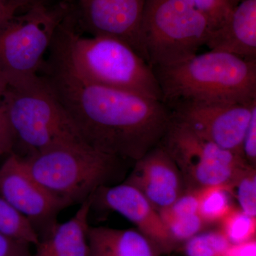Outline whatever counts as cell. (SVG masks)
Returning <instances> with one entry per match:
<instances>
[{
  "label": "cell",
  "mask_w": 256,
  "mask_h": 256,
  "mask_svg": "<svg viewBox=\"0 0 256 256\" xmlns=\"http://www.w3.org/2000/svg\"><path fill=\"white\" fill-rule=\"evenodd\" d=\"M94 194L80 204L70 220L57 224L40 238L32 256H88V217Z\"/></svg>",
  "instance_id": "15"
},
{
  "label": "cell",
  "mask_w": 256,
  "mask_h": 256,
  "mask_svg": "<svg viewBox=\"0 0 256 256\" xmlns=\"http://www.w3.org/2000/svg\"><path fill=\"white\" fill-rule=\"evenodd\" d=\"M0 196L30 220L40 239L53 230L58 213L66 208L32 176L14 152L0 166Z\"/></svg>",
  "instance_id": "10"
},
{
  "label": "cell",
  "mask_w": 256,
  "mask_h": 256,
  "mask_svg": "<svg viewBox=\"0 0 256 256\" xmlns=\"http://www.w3.org/2000/svg\"><path fill=\"white\" fill-rule=\"evenodd\" d=\"M134 163L124 182L138 188L156 210L172 204L185 191L181 173L161 142Z\"/></svg>",
  "instance_id": "12"
},
{
  "label": "cell",
  "mask_w": 256,
  "mask_h": 256,
  "mask_svg": "<svg viewBox=\"0 0 256 256\" xmlns=\"http://www.w3.org/2000/svg\"><path fill=\"white\" fill-rule=\"evenodd\" d=\"M206 16L212 28H218L226 21L234 8L228 0H190Z\"/></svg>",
  "instance_id": "23"
},
{
  "label": "cell",
  "mask_w": 256,
  "mask_h": 256,
  "mask_svg": "<svg viewBox=\"0 0 256 256\" xmlns=\"http://www.w3.org/2000/svg\"><path fill=\"white\" fill-rule=\"evenodd\" d=\"M228 1L229 2H230V5H232V8H234L238 4V2L240 0H228Z\"/></svg>",
  "instance_id": "30"
},
{
  "label": "cell",
  "mask_w": 256,
  "mask_h": 256,
  "mask_svg": "<svg viewBox=\"0 0 256 256\" xmlns=\"http://www.w3.org/2000/svg\"><path fill=\"white\" fill-rule=\"evenodd\" d=\"M88 256H158L160 252L138 230L89 226Z\"/></svg>",
  "instance_id": "16"
},
{
  "label": "cell",
  "mask_w": 256,
  "mask_h": 256,
  "mask_svg": "<svg viewBox=\"0 0 256 256\" xmlns=\"http://www.w3.org/2000/svg\"><path fill=\"white\" fill-rule=\"evenodd\" d=\"M10 1L13 11H14L15 13H18V10L28 8V6L35 4V3L41 2H46L48 1V0H10ZM62 1L70 3L72 0H62Z\"/></svg>",
  "instance_id": "29"
},
{
  "label": "cell",
  "mask_w": 256,
  "mask_h": 256,
  "mask_svg": "<svg viewBox=\"0 0 256 256\" xmlns=\"http://www.w3.org/2000/svg\"><path fill=\"white\" fill-rule=\"evenodd\" d=\"M174 242H188L201 232L204 222L198 214L188 216H160Z\"/></svg>",
  "instance_id": "22"
},
{
  "label": "cell",
  "mask_w": 256,
  "mask_h": 256,
  "mask_svg": "<svg viewBox=\"0 0 256 256\" xmlns=\"http://www.w3.org/2000/svg\"><path fill=\"white\" fill-rule=\"evenodd\" d=\"M0 26V88L38 75L44 65V55L57 30L70 12V4L60 0L28 6Z\"/></svg>",
  "instance_id": "6"
},
{
  "label": "cell",
  "mask_w": 256,
  "mask_h": 256,
  "mask_svg": "<svg viewBox=\"0 0 256 256\" xmlns=\"http://www.w3.org/2000/svg\"><path fill=\"white\" fill-rule=\"evenodd\" d=\"M220 229L232 244H242L256 238V217L250 216L234 206L220 222Z\"/></svg>",
  "instance_id": "20"
},
{
  "label": "cell",
  "mask_w": 256,
  "mask_h": 256,
  "mask_svg": "<svg viewBox=\"0 0 256 256\" xmlns=\"http://www.w3.org/2000/svg\"><path fill=\"white\" fill-rule=\"evenodd\" d=\"M144 3L146 0H72L69 4L76 26L92 36L124 42L146 60L140 41Z\"/></svg>",
  "instance_id": "11"
},
{
  "label": "cell",
  "mask_w": 256,
  "mask_h": 256,
  "mask_svg": "<svg viewBox=\"0 0 256 256\" xmlns=\"http://www.w3.org/2000/svg\"><path fill=\"white\" fill-rule=\"evenodd\" d=\"M198 214L205 224L220 222L232 208L230 188L228 185H214L198 190Z\"/></svg>",
  "instance_id": "17"
},
{
  "label": "cell",
  "mask_w": 256,
  "mask_h": 256,
  "mask_svg": "<svg viewBox=\"0 0 256 256\" xmlns=\"http://www.w3.org/2000/svg\"><path fill=\"white\" fill-rule=\"evenodd\" d=\"M230 193L235 196L242 212L256 217V166L248 165L242 170L232 184Z\"/></svg>",
  "instance_id": "21"
},
{
  "label": "cell",
  "mask_w": 256,
  "mask_h": 256,
  "mask_svg": "<svg viewBox=\"0 0 256 256\" xmlns=\"http://www.w3.org/2000/svg\"><path fill=\"white\" fill-rule=\"evenodd\" d=\"M168 106L175 120L204 139L244 158L242 142L256 100L250 104L182 101Z\"/></svg>",
  "instance_id": "9"
},
{
  "label": "cell",
  "mask_w": 256,
  "mask_h": 256,
  "mask_svg": "<svg viewBox=\"0 0 256 256\" xmlns=\"http://www.w3.org/2000/svg\"><path fill=\"white\" fill-rule=\"evenodd\" d=\"M30 244L0 233V256H32Z\"/></svg>",
  "instance_id": "26"
},
{
  "label": "cell",
  "mask_w": 256,
  "mask_h": 256,
  "mask_svg": "<svg viewBox=\"0 0 256 256\" xmlns=\"http://www.w3.org/2000/svg\"><path fill=\"white\" fill-rule=\"evenodd\" d=\"M162 101L250 104L256 100V60L210 50L169 66L156 67Z\"/></svg>",
  "instance_id": "3"
},
{
  "label": "cell",
  "mask_w": 256,
  "mask_h": 256,
  "mask_svg": "<svg viewBox=\"0 0 256 256\" xmlns=\"http://www.w3.org/2000/svg\"><path fill=\"white\" fill-rule=\"evenodd\" d=\"M22 158L32 176L66 207L107 186L122 162L88 144L57 146Z\"/></svg>",
  "instance_id": "5"
},
{
  "label": "cell",
  "mask_w": 256,
  "mask_h": 256,
  "mask_svg": "<svg viewBox=\"0 0 256 256\" xmlns=\"http://www.w3.org/2000/svg\"><path fill=\"white\" fill-rule=\"evenodd\" d=\"M2 100L14 146H22L25 156L57 146L87 144L42 74L6 86Z\"/></svg>",
  "instance_id": "4"
},
{
  "label": "cell",
  "mask_w": 256,
  "mask_h": 256,
  "mask_svg": "<svg viewBox=\"0 0 256 256\" xmlns=\"http://www.w3.org/2000/svg\"><path fill=\"white\" fill-rule=\"evenodd\" d=\"M46 79L88 146L134 162L158 146L172 122L163 101L84 82L48 60Z\"/></svg>",
  "instance_id": "1"
},
{
  "label": "cell",
  "mask_w": 256,
  "mask_h": 256,
  "mask_svg": "<svg viewBox=\"0 0 256 256\" xmlns=\"http://www.w3.org/2000/svg\"><path fill=\"white\" fill-rule=\"evenodd\" d=\"M212 31L190 0H146L140 41L152 68L174 65L197 54Z\"/></svg>",
  "instance_id": "7"
},
{
  "label": "cell",
  "mask_w": 256,
  "mask_h": 256,
  "mask_svg": "<svg viewBox=\"0 0 256 256\" xmlns=\"http://www.w3.org/2000/svg\"><path fill=\"white\" fill-rule=\"evenodd\" d=\"M242 156L249 165L256 166V108L252 112L250 122L242 142Z\"/></svg>",
  "instance_id": "24"
},
{
  "label": "cell",
  "mask_w": 256,
  "mask_h": 256,
  "mask_svg": "<svg viewBox=\"0 0 256 256\" xmlns=\"http://www.w3.org/2000/svg\"><path fill=\"white\" fill-rule=\"evenodd\" d=\"M50 60L84 82L162 101L150 64L128 44L110 36H82L70 12L57 30Z\"/></svg>",
  "instance_id": "2"
},
{
  "label": "cell",
  "mask_w": 256,
  "mask_h": 256,
  "mask_svg": "<svg viewBox=\"0 0 256 256\" xmlns=\"http://www.w3.org/2000/svg\"><path fill=\"white\" fill-rule=\"evenodd\" d=\"M2 92L0 88V156L5 154L8 156L14 152V138L8 124L2 100Z\"/></svg>",
  "instance_id": "25"
},
{
  "label": "cell",
  "mask_w": 256,
  "mask_h": 256,
  "mask_svg": "<svg viewBox=\"0 0 256 256\" xmlns=\"http://www.w3.org/2000/svg\"><path fill=\"white\" fill-rule=\"evenodd\" d=\"M232 244L220 230L198 234L184 246L186 256H229Z\"/></svg>",
  "instance_id": "19"
},
{
  "label": "cell",
  "mask_w": 256,
  "mask_h": 256,
  "mask_svg": "<svg viewBox=\"0 0 256 256\" xmlns=\"http://www.w3.org/2000/svg\"><path fill=\"white\" fill-rule=\"evenodd\" d=\"M206 46L210 50L256 60V0H240L226 21L212 32Z\"/></svg>",
  "instance_id": "14"
},
{
  "label": "cell",
  "mask_w": 256,
  "mask_h": 256,
  "mask_svg": "<svg viewBox=\"0 0 256 256\" xmlns=\"http://www.w3.org/2000/svg\"><path fill=\"white\" fill-rule=\"evenodd\" d=\"M101 201L106 207L124 216L136 226L138 232L151 240L160 252L174 250L176 242L171 236L159 212L138 188L126 182L102 186Z\"/></svg>",
  "instance_id": "13"
},
{
  "label": "cell",
  "mask_w": 256,
  "mask_h": 256,
  "mask_svg": "<svg viewBox=\"0 0 256 256\" xmlns=\"http://www.w3.org/2000/svg\"><path fill=\"white\" fill-rule=\"evenodd\" d=\"M229 256H256V238L242 244H232Z\"/></svg>",
  "instance_id": "27"
},
{
  "label": "cell",
  "mask_w": 256,
  "mask_h": 256,
  "mask_svg": "<svg viewBox=\"0 0 256 256\" xmlns=\"http://www.w3.org/2000/svg\"><path fill=\"white\" fill-rule=\"evenodd\" d=\"M178 166L186 190L232 184L249 165L238 154L206 140L172 117L160 141Z\"/></svg>",
  "instance_id": "8"
},
{
  "label": "cell",
  "mask_w": 256,
  "mask_h": 256,
  "mask_svg": "<svg viewBox=\"0 0 256 256\" xmlns=\"http://www.w3.org/2000/svg\"><path fill=\"white\" fill-rule=\"evenodd\" d=\"M0 233L36 246L40 237L30 220L0 196Z\"/></svg>",
  "instance_id": "18"
},
{
  "label": "cell",
  "mask_w": 256,
  "mask_h": 256,
  "mask_svg": "<svg viewBox=\"0 0 256 256\" xmlns=\"http://www.w3.org/2000/svg\"><path fill=\"white\" fill-rule=\"evenodd\" d=\"M15 14L10 0H0V26Z\"/></svg>",
  "instance_id": "28"
}]
</instances>
